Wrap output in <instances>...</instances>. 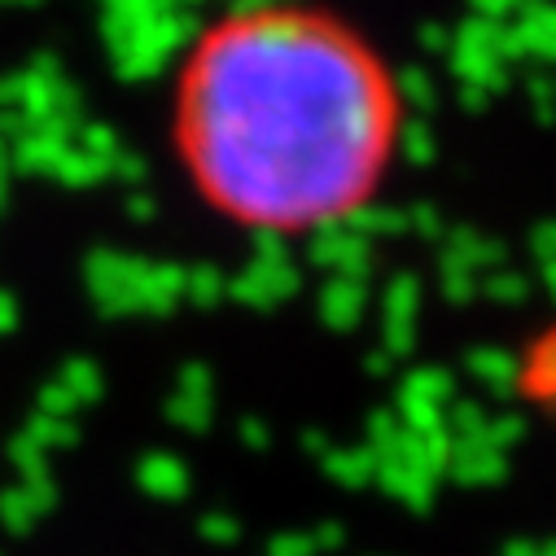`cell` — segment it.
<instances>
[{
	"instance_id": "1",
	"label": "cell",
	"mask_w": 556,
	"mask_h": 556,
	"mask_svg": "<svg viewBox=\"0 0 556 556\" xmlns=\"http://www.w3.org/2000/svg\"><path fill=\"white\" fill-rule=\"evenodd\" d=\"M412 105L399 62L329 0H232L176 53L163 141L228 232L316 241L399 180Z\"/></svg>"
}]
</instances>
